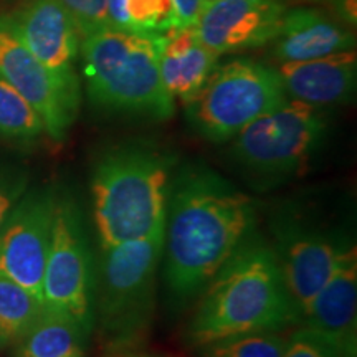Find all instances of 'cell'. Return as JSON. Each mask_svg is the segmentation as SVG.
I'll list each match as a JSON object with an SVG mask.
<instances>
[{"instance_id":"6da1fadb","label":"cell","mask_w":357,"mask_h":357,"mask_svg":"<svg viewBox=\"0 0 357 357\" xmlns=\"http://www.w3.org/2000/svg\"><path fill=\"white\" fill-rule=\"evenodd\" d=\"M255 202L207 167L172 178L164 225V280L177 300L207 287L223 263L255 231Z\"/></svg>"},{"instance_id":"7a4b0ae2","label":"cell","mask_w":357,"mask_h":357,"mask_svg":"<svg viewBox=\"0 0 357 357\" xmlns=\"http://www.w3.org/2000/svg\"><path fill=\"white\" fill-rule=\"evenodd\" d=\"M185 339L202 347L217 339L248 333H281L300 324L273 247L255 231L208 281Z\"/></svg>"},{"instance_id":"3957f363","label":"cell","mask_w":357,"mask_h":357,"mask_svg":"<svg viewBox=\"0 0 357 357\" xmlns=\"http://www.w3.org/2000/svg\"><path fill=\"white\" fill-rule=\"evenodd\" d=\"M176 158L147 142L105 151L91 177L93 222L101 247L144 238L164 229Z\"/></svg>"},{"instance_id":"277c9868","label":"cell","mask_w":357,"mask_h":357,"mask_svg":"<svg viewBox=\"0 0 357 357\" xmlns=\"http://www.w3.org/2000/svg\"><path fill=\"white\" fill-rule=\"evenodd\" d=\"M162 35L105 29L82 38L79 55L89 101L98 108L166 121L176 100L159 70Z\"/></svg>"},{"instance_id":"5b68a950","label":"cell","mask_w":357,"mask_h":357,"mask_svg":"<svg viewBox=\"0 0 357 357\" xmlns=\"http://www.w3.org/2000/svg\"><path fill=\"white\" fill-rule=\"evenodd\" d=\"M162 250L164 229L144 238L101 247L96 261L95 324L113 352L136 346L153 323Z\"/></svg>"},{"instance_id":"8992f818","label":"cell","mask_w":357,"mask_h":357,"mask_svg":"<svg viewBox=\"0 0 357 357\" xmlns=\"http://www.w3.org/2000/svg\"><path fill=\"white\" fill-rule=\"evenodd\" d=\"M287 100L276 68L238 58L217 66L204 88L184 105L187 121L199 136L227 142Z\"/></svg>"},{"instance_id":"52a82bcc","label":"cell","mask_w":357,"mask_h":357,"mask_svg":"<svg viewBox=\"0 0 357 357\" xmlns=\"http://www.w3.org/2000/svg\"><path fill=\"white\" fill-rule=\"evenodd\" d=\"M95 287L96 261L82 208L71 195H56L43 273V305L75 319L91 334Z\"/></svg>"},{"instance_id":"ba28073f","label":"cell","mask_w":357,"mask_h":357,"mask_svg":"<svg viewBox=\"0 0 357 357\" xmlns=\"http://www.w3.org/2000/svg\"><path fill=\"white\" fill-rule=\"evenodd\" d=\"M326 134L328 121L323 108L288 98L236 134L231 154L253 174L283 177L310 162Z\"/></svg>"},{"instance_id":"9c48e42d","label":"cell","mask_w":357,"mask_h":357,"mask_svg":"<svg viewBox=\"0 0 357 357\" xmlns=\"http://www.w3.org/2000/svg\"><path fill=\"white\" fill-rule=\"evenodd\" d=\"M0 77L33 106L47 136L65 139L82 105L77 75H58L38 61L13 30L8 15H0Z\"/></svg>"},{"instance_id":"30bf717a","label":"cell","mask_w":357,"mask_h":357,"mask_svg":"<svg viewBox=\"0 0 357 357\" xmlns=\"http://www.w3.org/2000/svg\"><path fill=\"white\" fill-rule=\"evenodd\" d=\"M55 199L52 189H26L0 227V275L42 303Z\"/></svg>"},{"instance_id":"8fae6325","label":"cell","mask_w":357,"mask_h":357,"mask_svg":"<svg viewBox=\"0 0 357 357\" xmlns=\"http://www.w3.org/2000/svg\"><path fill=\"white\" fill-rule=\"evenodd\" d=\"M346 242L337 235L312 229L294 215L276 217L271 247L301 319L328 281Z\"/></svg>"},{"instance_id":"7c38bea8","label":"cell","mask_w":357,"mask_h":357,"mask_svg":"<svg viewBox=\"0 0 357 357\" xmlns=\"http://www.w3.org/2000/svg\"><path fill=\"white\" fill-rule=\"evenodd\" d=\"M283 0H213L200 12L194 30L218 56L271 43L287 12Z\"/></svg>"},{"instance_id":"4fadbf2b","label":"cell","mask_w":357,"mask_h":357,"mask_svg":"<svg viewBox=\"0 0 357 357\" xmlns=\"http://www.w3.org/2000/svg\"><path fill=\"white\" fill-rule=\"evenodd\" d=\"M301 324L342 357H357V250L349 240Z\"/></svg>"},{"instance_id":"5bb4252c","label":"cell","mask_w":357,"mask_h":357,"mask_svg":"<svg viewBox=\"0 0 357 357\" xmlns=\"http://www.w3.org/2000/svg\"><path fill=\"white\" fill-rule=\"evenodd\" d=\"M8 17L19 38L38 61L58 75H75L82 37L61 0H29Z\"/></svg>"},{"instance_id":"9a60e30c","label":"cell","mask_w":357,"mask_h":357,"mask_svg":"<svg viewBox=\"0 0 357 357\" xmlns=\"http://www.w3.org/2000/svg\"><path fill=\"white\" fill-rule=\"evenodd\" d=\"M276 71L288 98L324 108L354 95L357 56L354 50H346L314 60L283 61Z\"/></svg>"},{"instance_id":"2e32d148","label":"cell","mask_w":357,"mask_h":357,"mask_svg":"<svg viewBox=\"0 0 357 357\" xmlns=\"http://www.w3.org/2000/svg\"><path fill=\"white\" fill-rule=\"evenodd\" d=\"M275 58L305 61L333 53L354 50V32L336 17L319 7L287 8L275 40Z\"/></svg>"},{"instance_id":"e0dca14e","label":"cell","mask_w":357,"mask_h":357,"mask_svg":"<svg viewBox=\"0 0 357 357\" xmlns=\"http://www.w3.org/2000/svg\"><path fill=\"white\" fill-rule=\"evenodd\" d=\"M218 55L200 42L194 26L162 35L159 70L164 86L176 100H192L217 68Z\"/></svg>"},{"instance_id":"ac0fdd59","label":"cell","mask_w":357,"mask_h":357,"mask_svg":"<svg viewBox=\"0 0 357 357\" xmlns=\"http://www.w3.org/2000/svg\"><path fill=\"white\" fill-rule=\"evenodd\" d=\"M89 333L77 321L43 307L29 331L12 346V357H86Z\"/></svg>"},{"instance_id":"d6986e66","label":"cell","mask_w":357,"mask_h":357,"mask_svg":"<svg viewBox=\"0 0 357 357\" xmlns=\"http://www.w3.org/2000/svg\"><path fill=\"white\" fill-rule=\"evenodd\" d=\"M109 29L164 35L177 29L171 0H108Z\"/></svg>"},{"instance_id":"ffe728a7","label":"cell","mask_w":357,"mask_h":357,"mask_svg":"<svg viewBox=\"0 0 357 357\" xmlns=\"http://www.w3.org/2000/svg\"><path fill=\"white\" fill-rule=\"evenodd\" d=\"M45 305L29 289L0 275V349L12 347L35 319Z\"/></svg>"},{"instance_id":"44dd1931","label":"cell","mask_w":357,"mask_h":357,"mask_svg":"<svg viewBox=\"0 0 357 357\" xmlns=\"http://www.w3.org/2000/svg\"><path fill=\"white\" fill-rule=\"evenodd\" d=\"M43 134V121L33 106L0 77V139L29 144Z\"/></svg>"},{"instance_id":"7402d4cb","label":"cell","mask_w":357,"mask_h":357,"mask_svg":"<svg viewBox=\"0 0 357 357\" xmlns=\"http://www.w3.org/2000/svg\"><path fill=\"white\" fill-rule=\"evenodd\" d=\"M287 337L280 333H248L199 347V357H283Z\"/></svg>"},{"instance_id":"603a6c76","label":"cell","mask_w":357,"mask_h":357,"mask_svg":"<svg viewBox=\"0 0 357 357\" xmlns=\"http://www.w3.org/2000/svg\"><path fill=\"white\" fill-rule=\"evenodd\" d=\"M61 3L73 17L82 38L109 29L108 0H61Z\"/></svg>"},{"instance_id":"cb8c5ba5","label":"cell","mask_w":357,"mask_h":357,"mask_svg":"<svg viewBox=\"0 0 357 357\" xmlns=\"http://www.w3.org/2000/svg\"><path fill=\"white\" fill-rule=\"evenodd\" d=\"M283 357H342L323 337L310 329L301 328L287 337Z\"/></svg>"},{"instance_id":"d4e9b609","label":"cell","mask_w":357,"mask_h":357,"mask_svg":"<svg viewBox=\"0 0 357 357\" xmlns=\"http://www.w3.org/2000/svg\"><path fill=\"white\" fill-rule=\"evenodd\" d=\"M29 187V176L10 166H0V227Z\"/></svg>"},{"instance_id":"484cf974","label":"cell","mask_w":357,"mask_h":357,"mask_svg":"<svg viewBox=\"0 0 357 357\" xmlns=\"http://www.w3.org/2000/svg\"><path fill=\"white\" fill-rule=\"evenodd\" d=\"M177 29H192L197 24L200 12L205 6L204 0H171Z\"/></svg>"},{"instance_id":"4316f807","label":"cell","mask_w":357,"mask_h":357,"mask_svg":"<svg viewBox=\"0 0 357 357\" xmlns=\"http://www.w3.org/2000/svg\"><path fill=\"white\" fill-rule=\"evenodd\" d=\"M310 2L321 3L323 10L329 12L346 25L356 26L357 24V0H310Z\"/></svg>"},{"instance_id":"83f0119b","label":"cell","mask_w":357,"mask_h":357,"mask_svg":"<svg viewBox=\"0 0 357 357\" xmlns=\"http://www.w3.org/2000/svg\"><path fill=\"white\" fill-rule=\"evenodd\" d=\"M114 354H118V357H164V356H159V354H151V352H142V351H134V349L123 351V352H114Z\"/></svg>"},{"instance_id":"f1b7e54d","label":"cell","mask_w":357,"mask_h":357,"mask_svg":"<svg viewBox=\"0 0 357 357\" xmlns=\"http://www.w3.org/2000/svg\"><path fill=\"white\" fill-rule=\"evenodd\" d=\"M106 357H118V354H114V352H111V354H108Z\"/></svg>"},{"instance_id":"f546056e","label":"cell","mask_w":357,"mask_h":357,"mask_svg":"<svg viewBox=\"0 0 357 357\" xmlns=\"http://www.w3.org/2000/svg\"><path fill=\"white\" fill-rule=\"evenodd\" d=\"M204 2H205V3H207V2H213V0H204Z\"/></svg>"}]
</instances>
